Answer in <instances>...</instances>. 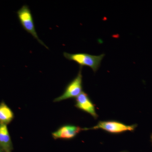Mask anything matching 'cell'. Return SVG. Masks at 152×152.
I'll return each instance as SVG.
<instances>
[{"mask_svg":"<svg viewBox=\"0 0 152 152\" xmlns=\"http://www.w3.org/2000/svg\"><path fill=\"white\" fill-rule=\"evenodd\" d=\"M64 56L67 59L75 61L80 67L87 66L91 68L95 73L100 66L105 54L94 56L86 53L70 54L64 52Z\"/></svg>","mask_w":152,"mask_h":152,"instance_id":"obj_1","label":"cell"},{"mask_svg":"<svg viewBox=\"0 0 152 152\" xmlns=\"http://www.w3.org/2000/svg\"><path fill=\"white\" fill-rule=\"evenodd\" d=\"M137 127L135 124L127 125L116 121H101L94 126L90 128H83V131L100 129L110 133L118 134L126 132H133Z\"/></svg>","mask_w":152,"mask_h":152,"instance_id":"obj_2","label":"cell"},{"mask_svg":"<svg viewBox=\"0 0 152 152\" xmlns=\"http://www.w3.org/2000/svg\"><path fill=\"white\" fill-rule=\"evenodd\" d=\"M18 18L24 29L29 33L42 45L48 49L49 48L45 45L38 37L36 31L32 15L29 7L27 5H23L17 12Z\"/></svg>","mask_w":152,"mask_h":152,"instance_id":"obj_3","label":"cell"},{"mask_svg":"<svg viewBox=\"0 0 152 152\" xmlns=\"http://www.w3.org/2000/svg\"><path fill=\"white\" fill-rule=\"evenodd\" d=\"M82 68L80 67L78 73L66 87L62 94L54 100V102H60L71 98H77L83 92Z\"/></svg>","mask_w":152,"mask_h":152,"instance_id":"obj_4","label":"cell"},{"mask_svg":"<svg viewBox=\"0 0 152 152\" xmlns=\"http://www.w3.org/2000/svg\"><path fill=\"white\" fill-rule=\"evenodd\" d=\"M75 106L80 110L89 114L94 118H97L98 115L96 112L95 105L90 99L88 95L84 92H82L76 98Z\"/></svg>","mask_w":152,"mask_h":152,"instance_id":"obj_5","label":"cell"},{"mask_svg":"<svg viewBox=\"0 0 152 152\" xmlns=\"http://www.w3.org/2000/svg\"><path fill=\"white\" fill-rule=\"evenodd\" d=\"M83 131V128L72 125H64L52 133L54 139L70 140L75 138L79 133Z\"/></svg>","mask_w":152,"mask_h":152,"instance_id":"obj_6","label":"cell"},{"mask_svg":"<svg viewBox=\"0 0 152 152\" xmlns=\"http://www.w3.org/2000/svg\"><path fill=\"white\" fill-rule=\"evenodd\" d=\"M0 146L5 151L10 152L12 144L7 125L0 124Z\"/></svg>","mask_w":152,"mask_h":152,"instance_id":"obj_7","label":"cell"},{"mask_svg":"<svg viewBox=\"0 0 152 152\" xmlns=\"http://www.w3.org/2000/svg\"><path fill=\"white\" fill-rule=\"evenodd\" d=\"M14 113L12 110L4 102L0 104V124L7 125L12 121Z\"/></svg>","mask_w":152,"mask_h":152,"instance_id":"obj_8","label":"cell"},{"mask_svg":"<svg viewBox=\"0 0 152 152\" xmlns=\"http://www.w3.org/2000/svg\"><path fill=\"white\" fill-rule=\"evenodd\" d=\"M0 152H3L2 151H1V150H0Z\"/></svg>","mask_w":152,"mask_h":152,"instance_id":"obj_9","label":"cell"},{"mask_svg":"<svg viewBox=\"0 0 152 152\" xmlns=\"http://www.w3.org/2000/svg\"><path fill=\"white\" fill-rule=\"evenodd\" d=\"M126 152V151H122V152Z\"/></svg>","mask_w":152,"mask_h":152,"instance_id":"obj_10","label":"cell"}]
</instances>
